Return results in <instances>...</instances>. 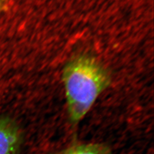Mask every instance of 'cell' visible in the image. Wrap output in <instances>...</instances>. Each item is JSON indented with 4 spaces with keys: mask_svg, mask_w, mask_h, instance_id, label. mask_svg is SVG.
Returning a JSON list of instances; mask_svg holds the SVG:
<instances>
[{
    "mask_svg": "<svg viewBox=\"0 0 154 154\" xmlns=\"http://www.w3.org/2000/svg\"><path fill=\"white\" fill-rule=\"evenodd\" d=\"M58 154H112L110 148L100 143L75 144Z\"/></svg>",
    "mask_w": 154,
    "mask_h": 154,
    "instance_id": "3",
    "label": "cell"
},
{
    "mask_svg": "<svg viewBox=\"0 0 154 154\" xmlns=\"http://www.w3.org/2000/svg\"><path fill=\"white\" fill-rule=\"evenodd\" d=\"M22 143V131L16 121L0 116V154H18Z\"/></svg>",
    "mask_w": 154,
    "mask_h": 154,
    "instance_id": "2",
    "label": "cell"
},
{
    "mask_svg": "<svg viewBox=\"0 0 154 154\" xmlns=\"http://www.w3.org/2000/svg\"><path fill=\"white\" fill-rule=\"evenodd\" d=\"M5 5V0H0V11L3 10Z\"/></svg>",
    "mask_w": 154,
    "mask_h": 154,
    "instance_id": "4",
    "label": "cell"
},
{
    "mask_svg": "<svg viewBox=\"0 0 154 154\" xmlns=\"http://www.w3.org/2000/svg\"><path fill=\"white\" fill-rule=\"evenodd\" d=\"M69 118L73 125L81 121L99 95L110 87L109 70L94 57L80 54L67 62L62 75Z\"/></svg>",
    "mask_w": 154,
    "mask_h": 154,
    "instance_id": "1",
    "label": "cell"
}]
</instances>
